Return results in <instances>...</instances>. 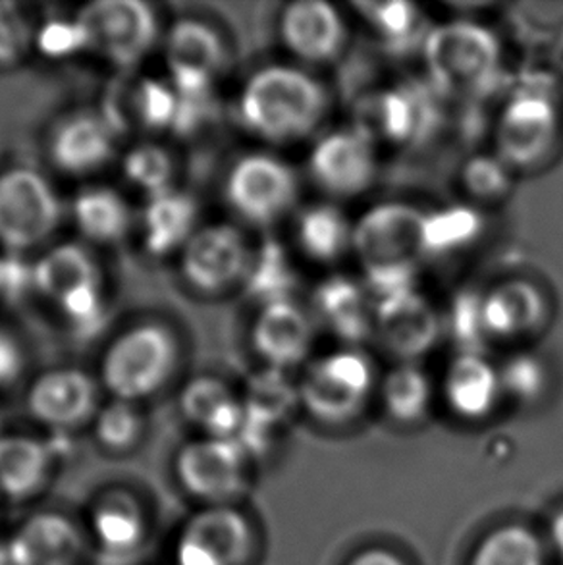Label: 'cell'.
I'll return each instance as SVG.
<instances>
[{"label":"cell","instance_id":"32","mask_svg":"<svg viewBox=\"0 0 563 565\" xmlns=\"http://www.w3.org/2000/svg\"><path fill=\"white\" fill-rule=\"evenodd\" d=\"M376 392L384 412L397 425H417L433 407V381L419 363H397L379 381Z\"/></svg>","mask_w":563,"mask_h":565},{"label":"cell","instance_id":"28","mask_svg":"<svg viewBox=\"0 0 563 565\" xmlns=\"http://www.w3.org/2000/svg\"><path fill=\"white\" fill-rule=\"evenodd\" d=\"M185 420L211 438H240L245 425L244 399L216 376H198L180 394Z\"/></svg>","mask_w":563,"mask_h":565},{"label":"cell","instance_id":"5","mask_svg":"<svg viewBox=\"0 0 563 565\" xmlns=\"http://www.w3.org/2000/svg\"><path fill=\"white\" fill-rule=\"evenodd\" d=\"M379 375L361 348H342L305 365L297 384L299 405L327 427H343L359 419L374 392Z\"/></svg>","mask_w":563,"mask_h":565},{"label":"cell","instance_id":"13","mask_svg":"<svg viewBox=\"0 0 563 565\" xmlns=\"http://www.w3.org/2000/svg\"><path fill=\"white\" fill-rule=\"evenodd\" d=\"M253 253L236 224L213 222L201 226L180 252V273L191 290L216 296L245 282Z\"/></svg>","mask_w":563,"mask_h":565},{"label":"cell","instance_id":"19","mask_svg":"<svg viewBox=\"0 0 563 565\" xmlns=\"http://www.w3.org/2000/svg\"><path fill=\"white\" fill-rule=\"evenodd\" d=\"M85 527L66 513H31L8 536V565H82L87 552Z\"/></svg>","mask_w":563,"mask_h":565},{"label":"cell","instance_id":"12","mask_svg":"<svg viewBox=\"0 0 563 565\" xmlns=\"http://www.w3.org/2000/svg\"><path fill=\"white\" fill-rule=\"evenodd\" d=\"M255 529L236 505H203L183 521L172 548L174 565H249Z\"/></svg>","mask_w":563,"mask_h":565},{"label":"cell","instance_id":"9","mask_svg":"<svg viewBox=\"0 0 563 565\" xmlns=\"http://www.w3.org/2000/svg\"><path fill=\"white\" fill-rule=\"evenodd\" d=\"M62 201L38 170L10 169L0 174V247L31 252L49 242L62 222Z\"/></svg>","mask_w":563,"mask_h":565},{"label":"cell","instance_id":"4","mask_svg":"<svg viewBox=\"0 0 563 565\" xmlns=\"http://www.w3.org/2000/svg\"><path fill=\"white\" fill-rule=\"evenodd\" d=\"M180 360L174 332L160 322H138L107 345L100 382L113 399L144 402L164 388Z\"/></svg>","mask_w":563,"mask_h":565},{"label":"cell","instance_id":"29","mask_svg":"<svg viewBox=\"0 0 563 565\" xmlns=\"http://www.w3.org/2000/svg\"><path fill=\"white\" fill-rule=\"evenodd\" d=\"M95 286H103V276L97 260L84 245H53L33 263V290L54 306Z\"/></svg>","mask_w":563,"mask_h":565},{"label":"cell","instance_id":"25","mask_svg":"<svg viewBox=\"0 0 563 565\" xmlns=\"http://www.w3.org/2000/svg\"><path fill=\"white\" fill-rule=\"evenodd\" d=\"M53 446L38 436H0V494L12 502H30L53 481Z\"/></svg>","mask_w":563,"mask_h":565},{"label":"cell","instance_id":"14","mask_svg":"<svg viewBox=\"0 0 563 565\" xmlns=\"http://www.w3.org/2000/svg\"><path fill=\"white\" fill-rule=\"evenodd\" d=\"M442 317L417 288L374 299V338L397 363H417L438 344Z\"/></svg>","mask_w":563,"mask_h":565},{"label":"cell","instance_id":"38","mask_svg":"<svg viewBox=\"0 0 563 565\" xmlns=\"http://www.w3.org/2000/svg\"><path fill=\"white\" fill-rule=\"evenodd\" d=\"M513 172L498 154H475L461 169V188L472 203H500L513 188Z\"/></svg>","mask_w":563,"mask_h":565},{"label":"cell","instance_id":"47","mask_svg":"<svg viewBox=\"0 0 563 565\" xmlns=\"http://www.w3.org/2000/svg\"><path fill=\"white\" fill-rule=\"evenodd\" d=\"M25 355L22 345L10 334L7 329L0 327V388L12 386L22 376Z\"/></svg>","mask_w":563,"mask_h":565},{"label":"cell","instance_id":"8","mask_svg":"<svg viewBox=\"0 0 563 565\" xmlns=\"http://www.w3.org/2000/svg\"><path fill=\"white\" fill-rule=\"evenodd\" d=\"M562 139V110L549 93L521 89L503 103L496 120L495 153L511 170H534Z\"/></svg>","mask_w":563,"mask_h":565},{"label":"cell","instance_id":"6","mask_svg":"<svg viewBox=\"0 0 563 565\" xmlns=\"http://www.w3.org/2000/svg\"><path fill=\"white\" fill-rule=\"evenodd\" d=\"M296 169L273 153L240 157L224 178V198L237 218L268 228L296 211L299 201Z\"/></svg>","mask_w":563,"mask_h":565},{"label":"cell","instance_id":"43","mask_svg":"<svg viewBox=\"0 0 563 565\" xmlns=\"http://www.w3.org/2000/svg\"><path fill=\"white\" fill-rule=\"evenodd\" d=\"M35 43L22 8L10 0H0V68H12L22 62Z\"/></svg>","mask_w":563,"mask_h":565},{"label":"cell","instance_id":"36","mask_svg":"<svg viewBox=\"0 0 563 565\" xmlns=\"http://www.w3.org/2000/svg\"><path fill=\"white\" fill-rule=\"evenodd\" d=\"M123 174L126 182L144 193L145 199L176 188L174 157L157 143L131 147L124 154Z\"/></svg>","mask_w":563,"mask_h":565},{"label":"cell","instance_id":"21","mask_svg":"<svg viewBox=\"0 0 563 565\" xmlns=\"http://www.w3.org/2000/svg\"><path fill=\"white\" fill-rule=\"evenodd\" d=\"M311 315L346 348H361L374 338V299L363 280L328 276L312 291Z\"/></svg>","mask_w":563,"mask_h":565},{"label":"cell","instance_id":"48","mask_svg":"<svg viewBox=\"0 0 563 565\" xmlns=\"http://www.w3.org/2000/svg\"><path fill=\"white\" fill-rule=\"evenodd\" d=\"M348 565H405V562L394 552L384 551V548H369V551L359 552L358 556H353Z\"/></svg>","mask_w":563,"mask_h":565},{"label":"cell","instance_id":"33","mask_svg":"<svg viewBox=\"0 0 563 565\" xmlns=\"http://www.w3.org/2000/svg\"><path fill=\"white\" fill-rule=\"evenodd\" d=\"M355 8L374 35L394 51H404L407 46L412 49L419 43L423 46L431 30H425L419 8L413 2H361Z\"/></svg>","mask_w":563,"mask_h":565},{"label":"cell","instance_id":"2","mask_svg":"<svg viewBox=\"0 0 563 565\" xmlns=\"http://www.w3.org/2000/svg\"><path fill=\"white\" fill-rule=\"evenodd\" d=\"M425 211L404 201L369 206L353 226V249L373 299L417 288L426 259Z\"/></svg>","mask_w":563,"mask_h":565},{"label":"cell","instance_id":"10","mask_svg":"<svg viewBox=\"0 0 563 565\" xmlns=\"http://www.w3.org/2000/svg\"><path fill=\"white\" fill-rule=\"evenodd\" d=\"M249 458L237 438L199 436L176 451V482L203 505H234L249 484Z\"/></svg>","mask_w":563,"mask_h":565},{"label":"cell","instance_id":"16","mask_svg":"<svg viewBox=\"0 0 563 565\" xmlns=\"http://www.w3.org/2000/svg\"><path fill=\"white\" fill-rule=\"evenodd\" d=\"M278 35L299 64L322 66L342 56L350 30L342 12L327 0H297L282 10Z\"/></svg>","mask_w":563,"mask_h":565},{"label":"cell","instance_id":"42","mask_svg":"<svg viewBox=\"0 0 563 565\" xmlns=\"http://www.w3.org/2000/svg\"><path fill=\"white\" fill-rule=\"evenodd\" d=\"M448 327L454 340H457L459 353H482L485 344L490 342L482 321V294H461L452 306Z\"/></svg>","mask_w":563,"mask_h":565},{"label":"cell","instance_id":"41","mask_svg":"<svg viewBox=\"0 0 563 565\" xmlns=\"http://www.w3.org/2000/svg\"><path fill=\"white\" fill-rule=\"evenodd\" d=\"M503 396L519 404H534L549 386L546 367L534 353L519 352L498 367Z\"/></svg>","mask_w":563,"mask_h":565},{"label":"cell","instance_id":"18","mask_svg":"<svg viewBox=\"0 0 563 565\" xmlns=\"http://www.w3.org/2000/svg\"><path fill=\"white\" fill-rule=\"evenodd\" d=\"M317 321L294 299L261 306L252 327L253 352L265 367L288 373L309 363Z\"/></svg>","mask_w":563,"mask_h":565},{"label":"cell","instance_id":"27","mask_svg":"<svg viewBox=\"0 0 563 565\" xmlns=\"http://www.w3.org/2000/svg\"><path fill=\"white\" fill-rule=\"evenodd\" d=\"M353 226L355 221L328 199L304 206L296 214L294 239L305 259L317 265H338L351 255Z\"/></svg>","mask_w":563,"mask_h":565},{"label":"cell","instance_id":"37","mask_svg":"<svg viewBox=\"0 0 563 565\" xmlns=\"http://www.w3.org/2000/svg\"><path fill=\"white\" fill-rule=\"evenodd\" d=\"M93 436L103 450L124 454L138 446L145 433V423L138 404L110 399L100 405L93 419Z\"/></svg>","mask_w":563,"mask_h":565},{"label":"cell","instance_id":"3","mask_svg":"<svg viewBox=\"0 0 563 565\" xmlns=\"http://www.w3.org/2000/svg\"><path fill=\"white\" fill-rule=\"evenodd\" d=\"M426 77L433 89L457 99L487 93L502 72V43L495 31L472 20H449L426 33Z\"/></svg>","mask_w":563,"mask_h":565},{"label":"cell","instance_id":"46","mask_svg":"<svg viewBox=\"0 0 563 565\" xmlns=\"http://www.w3.org/2000/svg\"><path fill=\"white\" fill-rule=\"evenodd\" d=\"M33 290V265H28L18 253L0 255V299H20Z\"/></svg>","mask_w":563,"mask_h":565},{"label":"cell","instance_id":"26","mask_svg":"<svg viewBox=\"0 0 563 565\" xmlns=\"http://www.w3.org/2000/svg\"><path fill=\"white\" fill-rule=\"evenodd\" d=\"M139 228L147 253L155 257L180 255L201 228L198 201L178 188L147 198L139 214Z\"/></svg>","mask_w":563,"mask_h":565},{"label":"cell","instance_id":"11","mask_svg":"<svg viewBox=\"0 0 563 565\" xmlns=\"http://www.w3.org/2000/svg\"><path fill=\"white\" fill-rule=\"evenodd\" d=\"M307 174L334 203L361 198L379 178V143L358 124L322 134L307 157Z\"/></svg>","mask_w":563,"mask_h":565},{"label":"cell","instance_id":"23","mask_svg":"<svg viewBox=\"0 0 563 565\" xmlns=\"http://www.w3.org/2000/svg\"><path fill=\"white\" fill-rule=\"evenodd\" d=\"M85 533L110 558L134 556L149 539V515L141 498L126 489L100 492L87 512Z\"/></svg>","mask_w":563,"mask_h":565},{"label":"cell","instance_id":"40","mask_svg":"<svg viewBox=\"0 0 563 565\" xmlns=\"http://www.w3.org/2000/svg\"><path fill=\"white\" fill-rule=\"evenodd\" d=\"M291 282L294 280H291L289 265L275 245H267L259 252L253 253L252 267L245 276V284L253 291V296L261 299V306L270 301H280V299H291L289 298Z\"/></svg>","mask_w":563,"mask_h":565},{"label":"cell","instance_id":"22","mask_svg":"<svg viewBox=\"0 0 563 565\" xmlns=\"http://www.w3.org/2000/svg\"><path fill=\"white\" fill-rule=\"evenodd\" d=\"M549 298L529 278H506L482 294L488 340L516 342L533 337L549 322Z\"/></svg>","mask_w":563,"mask_h":565},{"label":"cell","instance_id":"17","mask_svg":"<svg viewBox=\"0 0 563 565\" xmlns=\"http://www.w3.org/2000/svg\"><path fill=\"white\" fill-rule=\"evenodd\" d=\"M28 412L54 433H70L93 423L99 412V386L79 369H53L28 390Z\"/></svg>","mask_w":563,"mask_h":565},{"label":"cell","instance_id":"34","mask_svg":"<svg viewBox=\"0 0 563 565\" xmlns=\"http://www.w3.org/2000/svg\"><path fill=\"white\" fill-rule=\"evenodd\" d=\"M485 232V218L472 205H454L426 213L425 249L431 255H449L471 247Z\"/></svg>","mask_w":563,"mask_h":565},{"label":"cell","instance_id":"15","mask_svg":"<svg viewBox=\"0 0 563 565\" xmlns=\"http://www.w3.org/2000/svg\"><path fill=\"white\" fill-rule=\"evenodd\" d=\"M168 82L180 93H213L214 79L226 66V45L209 23L183 18L167 31L162 41Z\"/></svg>","mask_w":563,"mask_h":565},{"label":"cell","instance_id":"1","mask_svg":"<svg viewBox=\"0 0 563 565\" xmlns=\"http://www.w3.org/2000/svg\"><path fill=\"white\" fill-rule=\"evenodd\" d=\"M237 118L253 138L268 146H296L312 138L327 120L325 84L297 64H268L245 79Z\"/></svg>","mask_w":563,"mask_h":565},{"label":"cell","instance_id":"7","mask_svg":"<svg viewBox=\"0 0 563 565\" xmlns=\"http://www.w3.org/2000/svg\"><path fill=\"white\" fill-rule=\"evenodd\" d=\"M76 18L87 51L116 68H136L159 43V18L141 0H97Z\"/></svg>","mask_w":563,"mask_h":565},{"label":"cell","instance_id":"24","mask_svg":"<svg viewBox=\"0 0 563 565\" xmlns=\"http://www.w3.org/2000/svg\"><path fill=\"white\" fill-rule=\"evenodd\" d=\"M442 396L459 419H488L503 397L500 371L485 353L457 352L442 379Z\"/></svg>","mask_w":563,"mask_h":565},{"label":"cell","instance_id":"30","mask_svg":"<svg viewBox=\"0 0 563 565\" xmlns=\"http://www.w3.org/2000/svg\"><path fill=\"white\" fill-rule=\"evenodd\" d=\"M426 99L417 89L397 87L376 95L369 107L367 116L358 122L371 138L389 143H410L419 138L431 118L426 110Z\"/></svg>","mask_w":563,"mask_h":565},{"label":"cell","instance_id":"50","mask_svg":"<svg viewBox=\"0 0 563 565\" xmlns=\"http://www.w3.org/2000/svg\"><path fill=\"white\" fill-rule=\"evenodd\" d=\"M4 435V430H2V419H0V436Z\"/></svg>","mask_w":563,"mask_h":565},{"label":"cell","instance_id":"39","mask_svg":"<svg viewBox=\"0 0 563 565\" xmlns=\"http://www.w3.org/2000/svg\"><path fill=\"white\" fill-rule=\"evenodd\" d=\"M131 110L139 124L149 130L174 131L180 113V93L162 79H145L134 89Z\"/></svg>","mask_w":563,"mask_h":565},{"label":"cell","instance_id":"44","mask_svg":"<svg viewBox=\"0 0 563 565\" xmlns=\"http://www.w3.org/2000/svg\"><path fill=\"white\" fill-rule=\"evenodd\" d=\"M56 309L61 311L62 319L68 322L70 329L74 330L77 337H93L105 324V315H107L103 286L77 291L59 303Z\"/></svg>","mask_w":563,"mask_h":565},{"label":"cell","instance_id":"45","mask_svg":"<svg viewBox=\"0 0 563 565\" xmlns=\"http://www.w3.org/2000/svg\"><path fill=\"white\" fill-rule=\"evenodd\" d=\"M35 45L51 58H64L87 51L85 35L76 15L72 20H51L35 33Z\"/></svg>","mask_w":563,"mask_h":565},{"label":"cell","instance_id":"35","mask_svg":"<svg viewBox=\"0 0 563 565\" xmlns=\"http://www.w3.org/2000/svg\"><path fill=\"white\" fill-rule=\"evenodd\" d=\"M469 565H546V552L534 531L508 523L477 544Z\"/></svg>","mask_w":563,"mask_h":565},{"label":"cell","instance_id":"20","mask_svg":"<svg viewBox=\"0 0 563 565\" xmlns=\"http://www.w3.org/2000/svg\"><path fill=\"white\" fill-rule=\"evenodd\" d=\"M116 130L99 113H74L54 126L49 159L70 177H87L105 169L116 153Z\"/></svg>","mask_w":563,"mask_h":565},{"label":"cell","instance_id":"49","mask_svg":"<svg viewBox=\"0 0 563 565\" xmlns=\"http://www.w3.org/2000/svg\"><path fill=\"white\" fill-rule=\"evenodd\" d=\"M550 539H552V544H554L557 554L563 558V510H560V512L552 518V523H550Z\"/></svg>","mask_w":563,"mask_h":565},{"label":"cell","instance_id":"31","mask_svg":"<svg viewBox=\"0 0 563 565\" xmlns=\"http://www.w3.org/2000/svg\"><path fill=\"white\" fill-rule=\"evenodd\" d=\"M77 232L92 244L115 245L131 230V209L120 191L108 185H87L70 206Z\"/></svg>","mask_w":563,"mask_h":565}]
</instances>
